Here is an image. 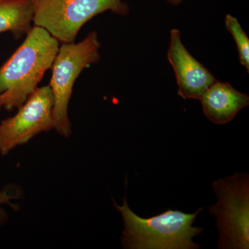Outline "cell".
<instances>
[{"mask_svg": "<svg viewBox=\"0 0 249 249\" xmlns=\"http://www.w3.org/2000/svg\"><path fill=\"white\" fill-rule=\"evenodd\" d=\"M60 42L45 29L34 26L25 40L0 67V106L18 109L52 68Z\"/></svg>", "mask_w": 249, "mask_h": 249, "instance_id": "obj_1", "label": "cell"}, {"mask_svg": "<svg viewBox=\"0 0 249 249\" xmlns=\"http://www.w3.org/2000/svg\"><path fill=\"white\" fill-rule=\"evenodd\" d=\"M113 204L120 212L124 229L121 240L124 249H197L193 237L199 235L204 228L193 227L200 208L193 214L168 210L150 218H142L129 207L127 198L122 206Z\"/></svg>", "mask_w": 249, "mask_h": 249, "instance_id": "obj_2", "label": "cell"}, {"mask_svg": "<svg viewBox=\"0 0 249 249\" xmlns=\"http://www.w3.org/2000/svg\"><path fill=\"white\" fill-rule=\"evenodd\" d=\"M100 47L97 33L91 31L79 43H62L54 58L49 86L54 98V129L62 137L71 134L68 107L73 85L85 69L99 62Z\"/></svg>", "mask_w": 249, "mask_h": 249, "instance_id": "obj_3", "label": "cell"}, {"mask_svg": "<svg viewBox=\"0 0 249 249\" xmlns=\"http://www.w3.org/2000/svg\"><path fill=\"white\" fill-rule=\"evenodd\" d=\"M33 23L62 43L74 42L81 28L95 16L111 11L126 16L129 6L121 0H31Z\"/></svg>", "mask_w": 249, "mask_h": 249, "instance_id": "obj_4", "label": "cell"}, {"mask_svg": "<svg viewBox=\"0 0 249 249\" xmlns=\"http://www.w3.org/2000/svg\"><path fill=\"white\" fill-rule=\"evenodd\" d=\"M217 202L209 208L217 221V247L249 248V176L236 173L213 183Z\"/></svg>", "mask_w": 249, "mask_h": 249, "instance_id": "obj_5", "label": "cell"}, {"mask_svg": "<svg viewBox=\"0 0 249 249\" xmlns=\"http://www.w3.org/2000/svg\"><path fill=\"white\" fill-rule=\"evenodd\" d=\"M53 92L49 85L37 88L17 114L0 123V154L27 143L42 132L54 129Z\"/></svg>", "mask_w": 249, "mask_h": 249, "instance_id": "obj_6", "label": "cell"}, {"mask_svg": "<svg viewBox=\"0 0 249 249\" xmlns=\"http://www.w3.org/2000/svg\"><path fill=\"white\" fill-rule=\"evenodd\" d=\"M167 58L175 72L178 95L183 99L199 101L205 91L217 80L208 69L188 52L178 29L170 31Z\"/></svg>", "mask_w": 249, "mask_h": 249, "instance_id": "obj_7", "label": "cell"}, {"mask_svg": "<svg viewBox=\"0 0 249 249\" xmlns=\"http://www.w3.org/2000/svg\"><path fill=\"white\" fill-rule=\"evenodd\" d=\"M203 111L214 124L231 122L249 105V96L240 92L227 83L216 80L205 91L200 100Z\"/></svg>", "mask_w": 249, "mask_h": 249, "instance_id": "obj_8", "label": "cell"}, {"mask_svg": "<svg viewBox=\"0 0 249 249\" xmlns=\"http://www.w3.org/2000/svg\"><path fill=\"white\" fill-rule=\"evenodd\" d=\"M34 14L31 0H0V34L9 31L16 39L27 36Z\"/></svg>", "mask_w": 249, "mask_h": 249, "instance_id": "obj_9", "label": "cell"}, {"mask_svg": "<svg viewBox=\"0 0 249 249\" xmlns=\"http://www.w3.org/2000/svg\"><path fill=\"white\" fill-rule=\"evenodd\" d=\"M226 28L231 34L237 45L239 59L242 66L249 73V39L245 31L241 27L237 18L228 14L225 19Z\"/></svg>", "mask_w": 249, "mask_h": 249, "instance_id": "obj_10", "label": "cell"}, {"mask_svg": "<svg viewBox=\"0 0 249 249\" xmlns=\"http://www.w3.org/2000/svg\"><path fill=\"white\" fill-rule=\"evenodd\" d=\"M16 188L14 187L12 188H6V189L4 190L0 193V205L2 204H9V200L11 199H15L16 196H18V190L15 191ZM4 213H3V211L0 209V220L2 218Z\"/></svg>", "mask_w": 249, "mask_h": 249, "instance_id": "obj_11", "label": "cell"}, {"mask_svg": "<svg viewBox=\"0 0 249 249\" xmlns=\"http://www.w3.org/2000/svg\"><path fill=\"white\" fill-rule=\"evenodd\" d=\"M169 4L172 5H178L182 2L183 0H166Z\"/></svg>", "mask_w": 249, "mask_h": 249, "instance_id": "obj_12", "label": "cell"}, {"mask_svg": "<svg viewBox=\"0 0 249 249\" xmlns=\"http://www.w3.org/2000/svg\"><path fill=\"white\" fill-rule=\"evenodd\" d=\"M1 108H2V107H1V106H0V110H1Z\"/></svg>", "mask_w": 249, "mask_h": 249, "instance_id": "obj_13", "label": "cell"}]
</instances>
